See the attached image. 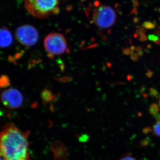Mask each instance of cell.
<instances>
[{
	"mask_svg": "<svg viewBox=\"0 0 160 160\" xmlns=\"http://www.w3.org/2000/svg\"><path fill=\"white\" fill-rule=\"evenodd\" d=\"M44 46L50 58L64 54L69 50L66 38L58 32L48 34L44 39Z\"/></svg>",
	"mask_w": 160,
	"mask_h": 160,
	"instance_id": "4",
	"label": "cell"
},
{
	"mask_svg": "<svg viewBox=\"0 0 160 160\" xmlns=\"http://www.w3.org/2000/svg\"><path fill=\"white\" fill-rule=\"evenodd\" d=\"M15 37L20 44L26 47H31L37 43L39 39L38 30L30 25L19 26L15 31Z\"/></svg>",
	"mask_w": 160,
	"mask_h": 160,
	"instance_id": "5",
	"label": "cell"
},
{
	"mask_svg": "<svg viewBox=\"0 0 160 160\" xmlns=\"http://www.w3.org/2000/svg\"><path fill=\"white\" fill-rule=\"evenodd\" d=\"M0 160H2V158L0 157Z\"/></svg>",
	"mask_w": 160,
	"mask_h": 160,
	"instance_id": "12",
	"label": "cell"
},
{
	"mask_svg": "<svg viewBox=\"0 0 160 160\" xmlns=\"http://www.w3.org/2000/svg\"><path fill=\"white\" fill-rule=\"evenodd\" d=\"M160 109L156 104H152L149 108L150 114L156 120V122L152 126L151 131L153 135L160 138Z\"/></svg>",
	"mask_w": 160,
	"mask_h": 160,
	"instance_id": "7",
	"label": "cell"
},
{
	"mask_svg": "<svg viewBox=\"0 0 160 160\" xmlns=\"http://www.w3.org/2000/svg\"><path fill=\"white\" fill-rule=\"evenodd\" d=\"M41 97L44 103H49L54 99V96L52 92L47 89L43 90L41 94Z\"/></svg>",
	"mask_w": 160,
	"mask_h": 160,
	"instance_id": "9",
	"label": "cell"
},
{
	"mask_svg": "<svg viewBox=\"0 0 160 160\" xmlns=\"http://www.w3.org/2000/svg\"><path fill=\"white\" fill-rule=\"evenodd\" d=\"M29 132L7 123L0 130V157L3 160H31L29 151Z\"/></svg>",
	"mask_w": 160,
	"mask_h": 160,
	"instance_id": "1",
	"label": "cell"
},
{
	"mask_svg": "<svg viewBox=\"0 0 160 160\" xmlns=\"http://www.w3.org/2000/svg\"><path fill=\"white\" fill-rule=\"evenodd\" d=\"M13 41L12 34L10 31L5 27L0 29V48L9 47Z\"/></svg>",
	"mask_w": 160,
	"mask_h": 160,
	"instance_id": "8",
	"label": "cell"
},
{
	"mask_svg": "<svg viewBox=\"0 0 160 160\" xmlns=\"http://www.w3.org/2000/svg\"><path fill=\"white\" fill-rule=\"evenodd\" d=\"M92 13V22L101 29H109L116 22L117 13L113 8L106 5H102L99 2L93 3Z\"/></svg>",
	"mask_w": 160,
	"mask_h": 160,
	"instance_id": "3",
	"label": "cell"
},
{
	"mask_svg": "<svg viewBox=\"0 0 160 160\" xmlns=\"http://www.w3.org/2000/svg\"><path fill=\"white\" fill-rule=\"evenodd\" d=\"M10 85L9 78L5 75L0 77V89H4L9 87Z\"/></svg>",
	"mask_w": 160,
	"mask_h": 160,
	"instance_id": "10",
	"label": "cell"
},
{
	"mask_svg": "<svg viewBox=\"0 0 160 160\" xmlns=\"http://www.w3.org/2000/svg\"><path fill=\"white\" fill-rule=\"evenodd\" d=\"M1 99L3 105L9 109L19 108L23 102V97L21 92L14 88H9L2 91Z\"/></svg>",
	"mask_w": 160,
	"mask_h": 160,
	"instance_id": "6",
	"label": "cell"
},
{
	"mask_svg": "<svg viewBox=\"0 0 160 160\" xmlns=\"http://www.w3.org/2000/svg\"><path fill=\"white\" fill-rule=\"evenodd\" d=\"M60 0H24V6L33 17L44 19L60 12Z\"/></svg>",
	"mask_w": 160,
	"mask_h": 160,
	"instance_id": "2",
	"label": "cell"
},
{
	"mask_svg": "<svg viewBox=\"0 0 160 160\" xmlns=\"http://www.w3.org/2000/svg\"><path fill=\"white\" fill-rule=\"evenodd\" d=\"M119 160H137L135 158L129 154H125L122 156Z\"/></svg>",
	"mask_w": 160,
	"mask_h": 160,
	"instance_id": "11",
	"label": "cell"
}]
</instances>
